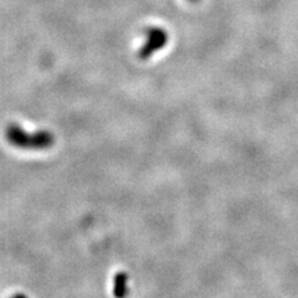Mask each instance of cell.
<instances>
[{"instance_id":"obj_1","label":"cell","mask_w":298,"mask_h":298,"mask_svg":"<svg viewBox=\"0 0 298 298\" xmlns=\"http://www.w3.org/2000/svg\"><path fill=\"white\" fill-rule=\"evenodd\" d=\"M7 139L14 147L22 149H46L54 144V136L42 131L29 134L19 126H10L7 130Z\"/></svg>"},{"instance_id":"obj_2","label":"cell","mask_w":298,"mask_h":298,"mask_svg":"<svg viewBox=\"0 0 298 298\" xmlns=\"http://www.w3.org/2000/svg\"><path fill=\"white\" fill-rule=\"evenodd\" d=\"M127 276L125 274H118L114 280V294L117 298H125L127 294Z\"/></svg>"},{"instance_id":"obj_3","label":"cell","mask_w":298,"mask_h":298,"mask_svg":"<svg viewBox=\"0 0 298 298\" xmlns=\"http://www.w3.org/2000/svg\"><path fill=\"white\" fill-rule=\"evenodd\" d=\"M165 37L163 35L162 31H153V33L151 34V40H149L148 45L144 47V54H151L152 51H154L153 48L156 47H160L162 46V44L164 42Z\"/></svg>"},{"instance_id":"obj_4","label":"cell","mask_w":298,"mask_h":298,"mask_svg":"<svg viewBox=\"0 0 298 298\" xmlns=\"http://www.w3.org/2000/svg\"><path fill=\"white\" fill-rule=\"evenodd\" d=\"M13 298H27V297L22 296V294H16V296H14Z\"/></svg>"}]
</instances>
